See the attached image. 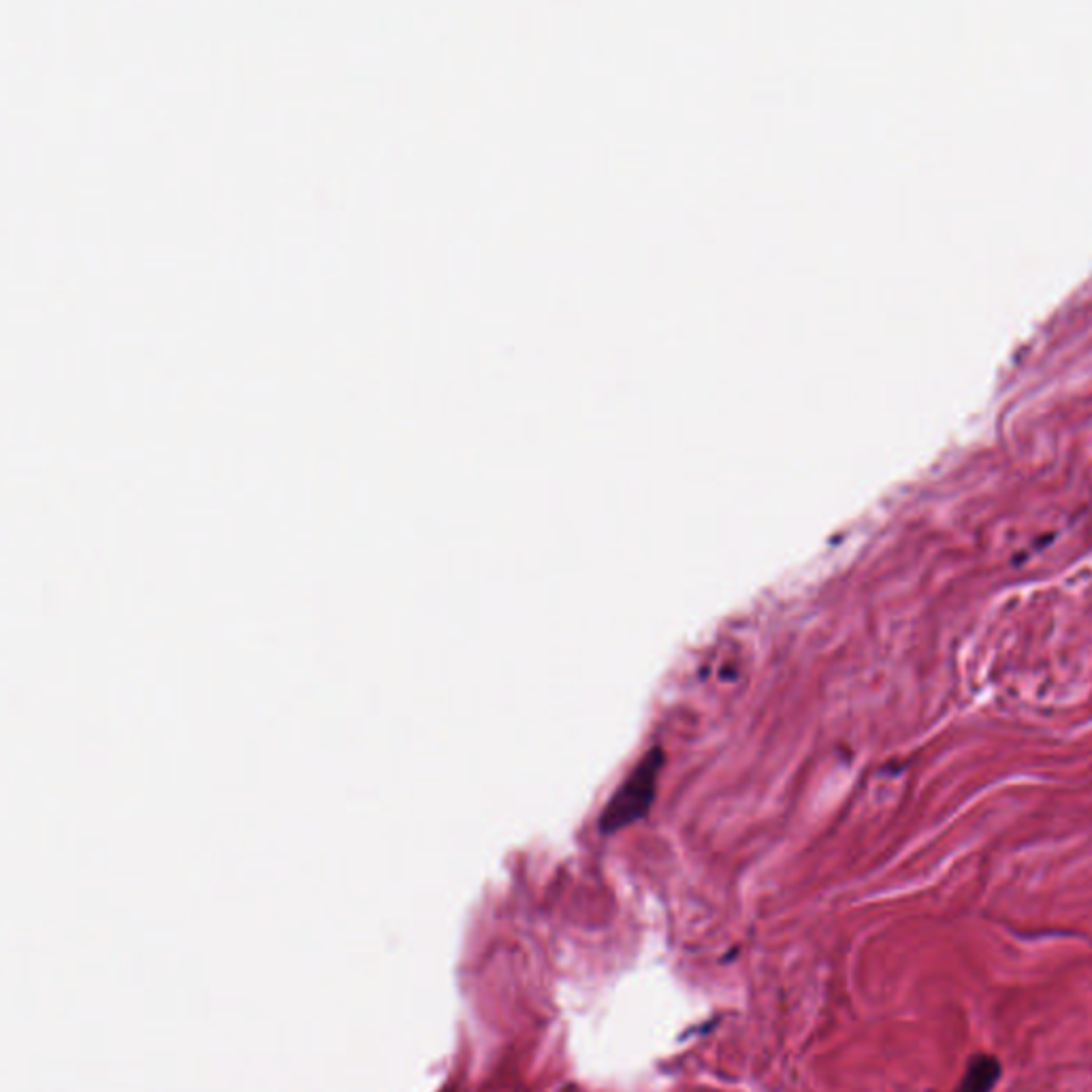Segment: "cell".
I'll return each mask as SVG.
<instances>
[{"mask_svg":"<svg viewBox=\"0 0 1092 1092\" xmlns=\"http://www.w3.org/2000/svg\"><path fill=\"white\" fill-rule=\"evenodd\" d=\"M658 766L659 760H653V757H647L642 764H638V768L634 770L630 775V779L625 781V785H621V789L617 792V796L613 798V802L606 809V826L610 830L617 828V826L627 824L634 817L642 813V809L647 806V802L651 800V794L655 789V775H658Z\"/></svg>","mask_w":1092,"mask_h":1092,"instance_id":"cell-1","label":"cell"},{"mask_svg":"<svg viewBox=\"0 0 1092 1092\" xmlns=\"http://www.w3.org/2000/svg\"><path fill=\"white\" fill-rule=\"evenodd\" d=\"M1001 1078V1062L990 1054H975L969 1058L967 1071L953 1092H992Z\"/></svg>","mask_w":1092,"mask_h":1092,"instance_id":"cell-2","label":"cell"}]
</instances>
